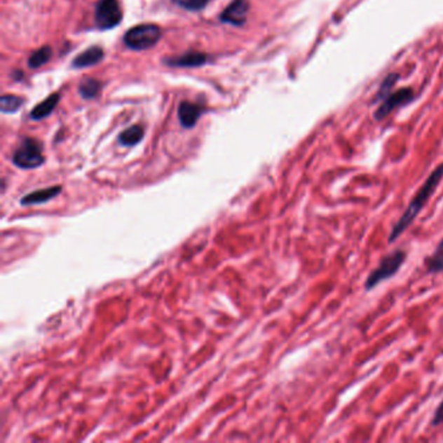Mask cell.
<instances>
[{
  "label": "cell",
  "mask_w": 443,
  "mask_h": 443,
  "mask_svg": "<svg viewBox=\"0 0 443 443\" xmlns=\"http://www.w3.org/2000/svg\"><path fill=\"white\" fill-rule=\"evenodd\" d=\"M443 179V163L428 176L424 184L417 190L416 194L411 199L406 211L400 214L397 222L393 225L388 242L389 245L395 243L397 240L408 231V228L416 220L417 216L425 208L430 198L435 196V190L439 186Z\"/></svg>",
  "instance_id": "obj_1"
},
{
  "label": "cell",
  "mask_w": 443,
  "mask_h": 443,
  "mask_svg": "<svg viewBox=\"0 0 443 443\" xmlns=\"http://www.w3.org/2000/svg\"><path fill=\"white\" fill-rule=\"evenodd\" d=\"M406 260H407V251L402 248H397L389 254H386L385 257H382L379 266L373 269L364 282L365 292H372L373 289H376L383 281L390 280L394 275H398L400 268L406 263Z\"/></svg>",
  "instance_id": "obj_2"
},
{
  "label": "cell",
  "mask_w": 443,
  "mask_h": 443,
  "mask_svg": "<svg viewBox=\"0 0 443 443\" xmlns=\"http://www.w3.org/2000/svg\"><path fill=\"white\" fill-rule=\"evenodd\" d=\"M161 38V30L154 24H143L128 30L125 34V45L134 51H144L158 45Z\"/></svg>",
  "instance_id": "obj_3"
},
{
  "label": "cell",
  "mask_w": 443,
  "mask_h": 443,
  "mask_svg": "<svg viewBox=\"0 0 443 443\" xmlns=\"http://www.w3.org/2000/svg\"><path fill=\"white\" fill-rule=\"evenodd\" d=\"M12 161L16 167L21 169H34L41 167L45 163L42 144L32 138L24 139L18 150L15 151Z\"/></svg>",
  "instance_id": "obj_4"
},
{
  "label": "cell",
  "mask_w": 443,
  "mask_h": 443,
  "mask_svg": "<svg viewBox=\"0 0 443 443\" xmlns=\"http://www.w3.org/2000/svg\"><path fill=\"white\" fill-rule=\"evenodd\" d=\"M123 20V9L118 0H99L95 7V25L100 30L117 27Z\"/></svg>",
  "instance_id": "obj_5"
},
{
  "label": "cell",
  "mask_w": 443,
  "mask_h": 443,
  "mask_svg": "<svg viewBox=\"0 0 443 443\" xmlns=\"http://www.w3.org/2000/svg\"><path fill=\"white\" fill-rule=\"evenodd\" d=\"M414 97H415L414 90L409 89V88H404V89L398 90L395 93H390L386 98H383V102L374 111V115H373L374 118L376 120L386 118L398 107L408 104L414 99Z\"/></svg>",
  "instance_id": "obj_6"
},
{
  "label": "cell",
  "mask_w": 443,
  "mask_h": 443,
  "mask_svg": "<svg viewBox=\"0 0 443 443\" xmlns=\"http://www.w3.org/2000/svg\"><path fill=\"white\" fill-rule=\"evenodd\" d=\"M248 11H250V3L247 0H233L231 6L224 9L220 18L225 24L242 27L247 21Z\"/></svg>",
  "instance_id": "obj_7"
},
{
  "label": "cell",
  "mask_w": 443,
  "mask_h": 443,
  "mask_svg": "<svg viewBox=\"0 0 443 443\" xmlns=\"http://www.w3.org/2000/svg\"><path fill=\"white\" fill-rule=\"evenodd\" d=\"M204 108L196 106L189 102H182L181 106L178 108V117H179V123L187 129H191L196 126L200 115L203 114Z\"/></svg>",
  "instance_id": "obj_8"
},
{
  "label": "cell",
  "mask_w": 443,
  "mask_h": 443,
  "mask_svg": "<svg viewBox=\"0 0 443 443\" xmlns=\"http://www.w3.org/2000/svg\"><path fill=\"white\" fill-rule=\"evenodd\" d=\"M103 57H104L103 50H102L99 46H94V47H90L88 50H85L83 53H81L80 55L71 62V67H73V68H77V69L89 68V67L97 65L98 62H102Z\"/></svg>",
  "instance_id": "obj_9"
},
{
  "label": "cell",
  "mask_w": 443,
  "mask_h": 443,
  "mask_svg": "<svg viewBox=\"0 0 443 443\" xmlns=\"http://www.w3.org/2000/svg\"><path fill=\"white\" fill-rule=\"evenodd\" d=\"M208 60V57L202 53H189L182 56H175L164 59L163 62L170 67H182V68H191V67H200Z\"/></svg>",
  "instance_id": "obj_10"
},
{
  "label": "cell",
  "mask_w": 443,
  "mask_h": 443,
  "mask_svg": "<svg viewBox=\"0 0 443 443\" xmlns=\"http://www.w3.org/2000/svg\"><path fill=\"white\" fill-rule=\"evenodd\" d=\"M62 191V186H51L33 191L21 199L22 205H33V204L46 203L51 200L55 196H59Z\"/></svg>",
  "instance_id": "obj_11"
},
{
  "label": "cell",
  "mask_w": 443,
  "mask_h": 443,
  "mask_svg": "<svg viewBox=\"0 0 443 443\" xmlns=\"http://www.w3.org/2000/svg\"><path fill=\"white\" fill-rule=\"evenodd\" d=\"M59 100H60L59 94H51L48 98H46L42 103H39V104L30 112V118H33V120H42V118H46V117L50 115L53 109L56 108Z\"/></svg>",
  "instance_id": "obj_12"
},
{
  "label": "cell",
  "mask_w": 443,
  "mask_h": 443,
  "mask_svg": "<svg viewBox=\"0 0 443 443\" xmlns=\"http://www.w3.org/2000/svg\"><path fill=\"white\" fill-rule=\"evenodd\" d=\"M426 272L430 275H438L443 272V240L438 243L432 255L425 259Z\"/></svg>",
  "instance_id": "obj_13"
},
{
  "label": "cell",
  "mask_w": 443,
  "mask_h": 443,
  "mask_svg": "<svg viewBox=\"0 0 443 443\" xmlns=\"http://www.w3.org/2000/svg\"><path fill=\"white\" fill-rule=\"evenodd\" d=\"M144 135V130L139 125H133L118 135V142L126 147H132L141 142Z\"/></svg>",
  "instance_id": "obj_14"
},
{
  "label": "cell",
  "mask_w": 443,
  "mask_h": 443,
  "mask_svg": "<svg viewBox=\"0 0 443 443\" xmlns=\"http://www.w3.org/2000/svg\"><path fill=\"white\" fill-rule=\"evenodd\" d=\"M51 55H53V53H51V48L48 46L41 47L39 50H36V51L30 55L27 64H29L30 68L36 69V68L45 65L46 62L51 59Z\"/></svg>",
  "instance_id": "obj_15"
},
{
  "label": "cell",
  "mask_w": 443,
  "mask_h": 443,
  "mask_svg": "<svg viewBox=\"0 0 443 443\" xmlns=\"http://www.w3.org/2000/svg\"><path fill=\"white\" fill-rule=\"evenodd\" d=\"M100 89H102V83L98 80L88 79V80L81 82L80 89L79 90H80L82 98L93 99L98 95Z\"/></svg>",
  "instance_id": "obj_16"
},
{
  "label": "cell",
  "mask_w": 443,
  "mask_h": 443,
  "mask_svg": "<svg viewBox=\"0 0 443 443\" xmlns=\"http://www.w3.org/2000/svg\"><path fill=\"white\" fill-rule=\"evenodd\" d=\"M22 103L24 100L16 95H3L0 99V108H1V112L4 114H13L18 111Z\"/></svg>",
  "instance_id": "obj_17"
},
{
  "label": "cell",
  "mask_w": 443,
  "mask_h": 443,
  "mask_svg": "<svg viewBox=\"0 0 443 443\" xmlns=\"http://www.w3.org/2000/svg\"><path fill=\"white\" fill-rule=\"evenodd\" d=\"M398 80L399 74H397V73H391V74H389L385 80L382 81V83L380 85V90H379V93H377V98H386V97L390 94L391 88L395 85V82Z\"/></svg>",
  "instance_id": "obj_18"
},
{
  "label": "cell",
  "mask_w": 443,
  "mask_h": 443,
  "mask_svg": "<svg viewBox=\"0 0 443 443\" xmlns=\"http://www.w3.org/2000/svg\"><path fill=\"white\" fill-rule=\"evenodd\" d=\"M173 1L181 8L196 12V11H202V9L205 8L211 0H173Z\"/></svg>",
  "instance_id": "obj_19"
},
{
  "label": "cell",
  "mask_w": 443,
  "mask_h": 443,
  "mask_svg": "<svg viewBox=\"0 0 443 443\" xmlns=\"http://www.w3.org/2000/svg\"><path fill=\"white\" fill-rule=\"evenodd\" d=\"M443 423V400L441 402V404L435 409V415L432 418V425L438 426L441 425Z\"/></svg>",
  "instance_id": "obj_20"
}]
</instances>
